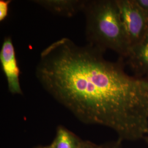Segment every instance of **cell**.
Returning a JSON list of instances; mask_svg holds the SVG:
<instances>
[{"label": "cell", "instance_id": "5b68a950", "mask_svg": "<svg viewBox=\"0 0 148 148\" xmlns=\"http://www.w3.org/2000/svg\"><path fill=\"white\" fill-rule=\"evenodd\" d=\"M32 2L54 14L66 18L82 12L85 3V1L82 0H35Z\"/></svg>", "mask_w": 148, "mask_h": 148}, {"label": "cell", "instance_id": "7a4b0ae2", "mask_svg": "<svg viewBox=\"0 0 148 148\" xmlns=\"http://www.w3.org/2000/svg\"><path fill=\"white\" fill-rule=\"evenodd\" d=\"M82 12L88 43L103 52L111 49L121 58H127L131 46L116 0L85 1Z\"/></svg>", "mask_w": 148, "mask_h": 148}, {"label": "cell", "instance_id": "6da1fadb", "mask_svg": "<svg viewBox=\"0 0 148 148\" xmlns=\"http://www.w3.org/2000/svg\"><path fill=\"white\" fill-rule=\"evenodd\" d=\"M103 52L63 37L41 53L36 77L80 121L109 127L121 140L142 139L148 134V78L128 75Z\"/></svg>", "mask_w": 148, "mask_h": 148}, {"label": "cell", "instance_id": "ba28073f", "mask_svg": "<svg viewBox=\"0 0 148 148\" xmlns=\"http://www.w3.org/2000/svg\"><path fill=\"white\" fill-rule=\"evenodd\" d=\"M11 1L1 0L0 1V21H3L8 16V5Z\"/></svg>", "mask_w": 148, "mask_h": 148}, {"label": "cell", "instance_id": "8992f818", "mask_svg": "<svg viewBox=\"0 0 148 148\" xmlns=\"http://www.w3.org/2000/svg\"><path fill=\"white\" fill-rule=\"evenodd\" d=\"M127 59L138 74L148 76V31L140 42L131 48Z\"/></svg>", "mask_w": 148, "mask_h": 148}, {"label": "cell", "instance_id": "9c48e42d", "mask_svg": "<svg viewBox=\"0 0 148 148\" xmlns=\"http://www.w3.org/2000/svg\"><path fill=\"white\" fill-rule=\"evenodd\" d=\"M80 148H105V147L97 145L90 141H83Z\"/></svg>", "mask_w": 148, "mask_h": 148}, {"label": "cell", "instance_id": "277c9868", "mask_svg": "<svg viewBox=\"0 0 148 148\" xmlns=\"http://www.w3.org/2000/svg\"><path fill=\"white\" fill-rule=\"evenodd\" d=\"M0 62L5 75L8 88L13 95H23L20 84V69L16 59V52L12 38L6 37L0 51Z\"/></svg>", "mask_w": 148, "mask_h": 148}, {"label": "cell", "instance_id": "8fae6325", "mask_svg": "<svg viewBox=\"0 0 148 148\" xmlns=\"http://www.w3.org/2000/svg\"><path fill=\"white\" fill-rule=\"evenodd\" d=\"M121 141L122 140H121L120 139H119V140L116 142L112 143L110 145H109L108 147L105 148H120V145H121Z\"/></svg>", "mask_w": 148, "mask_h": 148}, {"label": "cell", "instance_id": "52a82bcc", "mask_svg": "<svg viewBox=\"0 0 148 148\" xmlns=\"http://www.w3.org/2000/svg\"><path fill=\"white\" fill-rule=\"evenodd\" d=\"M83 141L66 128L59 126L55 138L49 146L51 148H80Z\"/></svg>", "mask_w": 148, "mask_h": 148}, {"label": "cell", "instance_id": "30bf717a", "mask_svg": "<svg viewBox=\"0 0 148 148\" xmlns=\"http://www.w3.org/2000/svg\"><path fill=\"white\" fill-rule=\"evenodd\" d=\"M138 4L148 13V0H136Z\"/></svg>", "mask_w": 148, "mask_h": 148}, {"label": "cell", "instance_id": "3957f363", "mask_svg": "<svg viewBox=\"0 0 148 148\" xmlns=\"http://www.w3.org/2000/svg\"><path fill=\"white\" fill-rule=\"evenodd\" d=\"M131 48L140 42L148 31V13L136 0H116Z\"/></svg>", "mask_w": 148, "mask_h": 148}, {"label": "cell", "instance_id": "7c38bea8", "mask_svg": "<svg viewBox=\"0 0 148 148\" xmlns=\"http://www.w3.org/2000/svg\"><path fill=\"white\" fill-rule=\"evenodd\" d=\"M36 148H51V147L49 145V146H47V147H37Z\"/></svg>", "mask_w": 148, "mask_h": 148}]
</instances>
